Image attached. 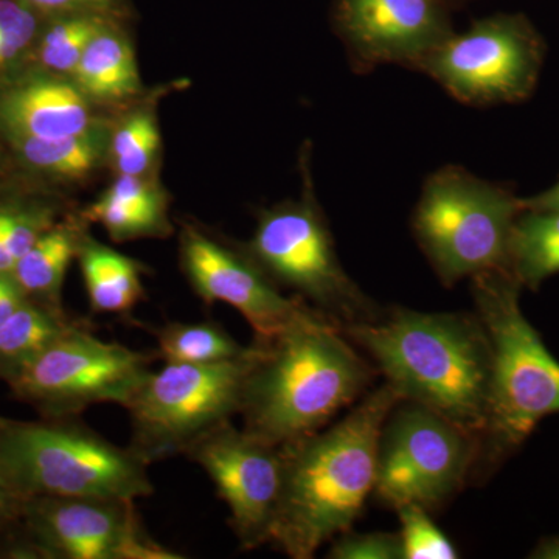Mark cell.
Listing matches in <instances>:
<instances>
[{"label": "cell", "instance_id": "cell-1", "mask_svg": "<svg viewBox=\"0 0 559 559\" xmlns=\"http://www.w3.org/2000/svg\"><path fill=\"white\" fill-rule=\"evenodd\" d=\"M403 399L385 382L326 430L280 447L282 491L271 543L293 559L314 558L348 532L374 488L378 444Z\"/></svg>", "mask_w": 559, "mask_h": 559}, {"label": "cell", "instance_id": "cell-2", "mask_svg": "<svg viewBox=\"0 0 559 559\" xmlns=\"http://www.w3.org/2000/svg\"><path fill=\"white\" fill-rule=\"evenodd\" d=\"M252 347L241 429L272 447L318 432L373 378L341 326L318 311Z\"/></svg>", "mask_w": 559, "mask_h": 559}, {"label": "cell", "instance_id": "cell-3", "mask_svg": "<svg viewBox=\"0 0 559 559\" xmlns=\"http://www.w3.org/2000/svg\"><path fill=\"white\" fill-rule=\"evenodd\" d=\"M342 331L370 355L403 401L480 439L491 399L492 348L479 316L395 308Z\"/></svg>", "mask_w": 559, "mask_h": 559}, {"label": "cell", "instance_id": "cell-4", "mask_svg": "<svg viewBox=\"0 0 559 559\" xmlns=\"http://www.w3.org/2000/svg\"><path fill=\"white\" fill-rule=\"evenodd\" d=\"M476 314L492 348L491 399L476 468H498L559 414V362L521 308L522 285L507 267L471 277Z\"/></svg>", "mask_w": 559, "mask_h": 559}, {"label": "cell", "instance_id": "cell-5", "mask_svg": "<svg viewBox=\"0 0 559 559\" xmlns=\"http://www.w3.org/2000/svg\"><path fill=\"white\" fill-rule=\"evenodd\" d=\"M150 466L75 418L0 417V474L22 500H138L154 492Z\"/></svg>", "mask_w": 559, "mask_h": 559}, {"label": "cell", "instance_id": "cell-6", "mask_svg": "<svg viewBox=\"0 0 559 559\" xmlns=\"http://www.w3.org/2000/svg\"><path fill=\"white\" fill-rule=\"evenodd\" d=\"M522 198L473 175L444 165L423 183L412 231L444 286L481 272L509 270V248Z\"/></svg>", "mask_w": 559, "mask_h": 559}, {"label": "cell", "instance_id": "cell-7", "mask_svg": "<svg viewBox=\"0 0 559 559\" xmlns=\"http://www.w3.org/2000/svg\"><path fill=\"white\" fill-rule=\"evenodd\" d=\"M297 200L261 209L252 238L241 249L280 289L344 326L377 318L373 301L349 278L316 198L308 162Z\"/></svg>", "mask_w": 559, "mask_h": 559}, {"label": "cell", "instance_id": "cell-8", "mask_svg": "<svg viewBox=\"0 0 559 559\" xmlns=\"http://www.w3.org/2000/svg\"><path fill=\"white\" fill-rule=\"evenodd\" d=\"M252 358L253 347L224 362H165L151 370L124 407L131 419L128 448L148 466L186 454L194 441L240 415Z\"/></svg>", "mask_w": 559, "mask_h": 559}, {"label": "cell", "instance_id": "cell-9", "mask_svg": "<svg viewBox=\"0 0 559 559\" xmlns=\"http://www.w3.org/2000/svg\"><path fill=\"white\" fill-rule=\"evenodd\" d=\"M544 53L543 39L527 17L499 13L454 32L415 70L462 105H510L524 102L535 91Z\"/></svg>", "mask_w": 559, "mask_h": 559}, {"label": "cell", "instance_id": "cell-10", "mask_svg": "<svg viewBox=\"0 0 559 559\" xmlns=\"http://www.w3.org/2000/svg\"><path fill=\"white\" fill-rule=\"evenodd\" d=\"M479 439L428 407L401 401L390 412L378 444L373 491L396 507L436 510L468 479Z\"/></svg>", "mask_w": 559, "mask_h": 559}, {"label": "cell", "instance_id": "cell-11", "mask_svg": "<svg viewBox=\"0 0 559 559\" xmlns=\"http://www.w3.org/2000/svg\"><path fill=\"white\" fill-rule=\"evenodd\" d=\"M153 356L102 341L79 325L55 341L7 384L46 418H76L97 404L127 407Z\"/></svg>", "mask_w": 559, "mask_h": 559}, {"label": "cell", "instance_id": "cell-12", "mask_svg": "<svg viewBox=\"0 0 559 559\" xmlns=\"http://www.w3.org/2000/svg\"><path fill=\"white\" fill-rule=\"evenodd\" d=\"M21 525L38 559H182L151 538L135 500L32 498Z\"/></svg>", "mask_w": 559, "mask_h": 559}, {"label": "cell", "instance_id": "cell-13", "mask_svg": "<svg viewBox=\"0 0 559 559\" xmlns=\"http://www.w3.org/2000/svg\"><path fill=\"white\" fill-rule=\"evenodd\" d=\"M183 455L207 473L226 502L241 549L271 543L282 491L280 448L235 428L230 419L194 441Z\"/></svg>", "mask_w": 559, "mask_h": 559}, {"label": "cell", "instance_id": "cell-14", "mask_svg": "<svg viewBox=\"0 0 559 559\" xmlns=\"http://www.w3.org/2000/svg\"><path fill=\"white\" fill-rule=\"evenodd\" d=\"M179 261L194 294L207 307L223 301L235 308L252 326L255 340L275 336L314 311L285 296L240 245H227L197 224L180 226Z\"/></svg>", "mask_w": 559, "mask_h": 559}, {"label": "cell", "instance_id": "cell-15", "mask_svg": "<svg viewBox=\"0 0 559 559\" xmlns=\"http://www.w3.org/2000/svg\"><path fill=\"white\" fill-rule=\"evenodd\" d=\"M451 9L447 0H334L331 24L356 72L415 70L454 35Z\"/></svg>", "mask_w": 559, "mask_h": 559}, {"label": "cell", "instance_id": "cell-16", "mask_svg": "<svg viewBox=\"0 0 559 559\" xmlns=\"http://www.w3.org/2000/svg\"><path fill=\"white\" fill-rule=\"evenodd\" d=\"M70 76L35 70L0 83V130L7 138H64L103 123Z\"/></svg>", "mask_w": 559, "mask_h": 559}, {"label": "cell", "instance_id": "cell-17", "mask_svg": "<svg viewBox=\"0 0 559 559\" xmlns=\"http://www.w3.org/2000/svg\"><path fill=\"white\" fill-rule=\"evenodd\" d=\"M80 218L98 224L116 242L165 240L175 231L170 194L153 175L117 176Z\"/></svg>", "mask_w": 559, "mask_h": 559}, {"label": "cell", "instance_id": "cell-18", "mask_svg": "<svg viewBox=\"0 0 559 559\" xmlns=\"http://www.w3.org/2000/svg\"><path fill=\"white\" fill-rule=\"evenodd\" d=\"M121 22L110 20L95 33L70 76L94 105H120L142 92L134 47Z\"/></svg>", "mask_w": 559, "mask_h": 559}, {"label": "cell", "instance_id": "cell-19", "mask_svg": "<svg viewBox=\"0 0 559 559\" xmlns=\"http://www.w3.org/2000/svg\"><path fill=\"white\" fill-rule=\"evenodd\" d=\"M76 260L95 314H128L145 299V266L95 240L90 230L81 237Z\"/></svg>", "mask_w": 559, "mask_h": 559}, {"label": "cell", "instance_id": "cell-20", "mask_svg": "<svg viewBox=\"0 0 559 559\" xmlns=\"http://www.w3.org/2000/svg\"><path fill=\"white\" fill-rule=\"evenodd\" d=\"M86 230L87 224L80 215L58 221L17 260L10 274L28 300L64 310L62 285Z\"/></svg>", "mask_w": 559, "mask_h": 559}, {"label": "cell", "instance_id": "cell-21", "mask_svg": "<svg viewBox=\"0 0 559 559\" xmlns=\"http://www.w3.org/2000/svg\"><path fill=\"white\" fill-rule=\"evenodd\" d=\"M110 128L97 124L92 130L64 138L9 139L22 162L51 178H90L108 159Z\"/></svg>", "mask_w": 559, "mask_h": 559}, {"label": "cell", "instance_id": "cell-22", "mask_svg": "<svg viewBox=\"0 0 559 559\" xmlns=\"http://www.w3.org/2000/svg\"><path fill=\"white\" fill-rule=\"evenodd\" d=\"M79 325L64 310L25 300L0 323V381L13 380L44 349Z\"/></svg>", "mask_w": 559, "mask_h": 559}, {"label": "cell", "instance_id": "cell-23", "mask_svg": "<svg viewBox=\"0 0 559 559\" xmlns=\"http://www.w3.org/2000/svg\"><path fill=\"white\" fill-rule=\"evenodd\" d=\"M509 271L532 290L558 274L559 212L522 210L511 230Z\"/></svg>", "mask_w": 559, "mask_h": 559}, {"label": "cell", "instance_id": "cell-24", "mask_svg": "<svg viewBox=\"0 0 559 559\" xmlns=\"http://www.w3.org/2000/svg\"><path fill=\"white\" fill-rule=\"evenodd\" d=\"M157 356L164 362L215 364L242 358L250 348L234 340L219 323L170 322L157 330Z\"/></svg>", "mask_w": 559, "mask_h": 559}, {"label": "cell", "instance_id": "cell-25", "mask_svg": "<svg viewBox=\"0 0 559 559\" xmlns=\"http://www.w3.org/2000/svg\"><path fill=\"white\" fill-rule=\"evenodd\" d=\"M160 148L159 120L148 105L131 110L110 128L108 159L117 176H151Z\"/></svg>", "mask_w": 559, "mask_h": 559}, {"label": "cell", "instance_id": "cell-26", "mask_svg": "<svg viewBox=\"0 0 559 559\" xmlns=\"http://www.w3.org/2000/svg\"><path fill=\"white\" fill-rule=\"evenodd\" d=\"M116 17L98 14H69L51 17L49 24L39 32L36 44V58L40 69L58 75L72 76L81 55L103 25ZM123 21V20H121Z\"/></svg>", "mask_w": 559, "mask_h": 559}, {"label": "cell", "instance_id": "cell-27", "mask_svg": "<svg viewBox=\"0 0 559 559\" xmlns=\"http://www.w3.org/2000/svg\"><path fill=\"white\" fill-rule=\"evenodd\" d=\"M58 223V210L43 202L0 204V274H10L17 260Z\"/></svg>", "mask_w": 559, "mask_h": 559}, {"label": "cell", "instance_id": "cell-28", "mask_svg": "<svg viewBox=\"0 0 559 559\" xmlns=\"http://www.w3.org/2000/svg\"><path fill=\"white\" fill-rule=\"evenodd\" d=\"M401 532L403 559H455L459 551L436 522L430 520L428 510L415 503L396 507Z\"/></svg>", "mask_w": 559, "mask_h": 559}, {"label": "cell", "instance_id": "cell-29", "mask_svg": "<svg viewBox=\"0 0 559 559\" xmlns=\"http://www.w3.org/2000/svg\"><path fill=\"white\" fill-rule=\"evenodd\" d=\"M40 32V16L22 0H0V70L20 60Z\"/></svg>", "mask_w": 559, "mask_h": 559}, {"label": "cell", "instance_id": "cell-30", "mask_svg": "<svg viewBox=\"0 0 559 559\" xmlns=\"http://www.w3.org/2000/svg\"><path fill=\"white\" fill-rule=\"evenodd\" d=\"M326 557L331 559H403L399 533H348L337 535Z\"/></svg>", "mask_w": 559, "mask_h": 559}, {"label": "cell", "instance_id": "cell-31", "mask_svg": "<svg viewBox=\"0 0 559 559\" xmlns=\"http://www.w3.org/2000/svg\"><path fill=\"white\" fill-rule=\"evenodd\" d=\"M40 17H60L69 14H98L124 20L130 13L128 0H22Z\"/></svg>", "mask_w": 559, "mask_h": 559}, {"label": "cell", "instance_id": "cell-32", "mask_svg": "<svg viewBox=\"0 0 559 559\" xmlns=\"http://www.w3.org/2000/svg\"><path fill=\"white\" fill-rule=\"evenodd\" d=\"M22 500L0 474V533L21 524Z\"/></svg>", "mask_w": 559, "mask_h": 559}, {"label": "cell", "instance_id": "cell-33", "mask_svg": "<svg viewBox=\"0 0 559 559\" xmlns=\"http://www.w3.org/2000/svg\"><path fill=\"white\" fill-rule=\"evenodd\" d=\"M25 300L27 297L11 274H0V323L5 322Z\"/></svg>", "mask_w": 559, "mask_h": 559}, {"label": "cell", "instance_id": "cell-34", "mask_svg": "<svg viewBox=\"0 0 559 559\" xmlns=\"http://www.w3.org/2000/svg\"><path fill=\"white\" fill-rule=\"evenodd\" d=\"M522 207L525 210H538V212H559V182L549 190L536 194V197L524 198Z\"/></svg>", "mask_w": 559, "mask_h": 559}, {"label": "cell", "instance_id": "cell-35", "mask_svg": "<svg viewBox=\"0 0 559 559\" xmlns=\"http://www.w3.org/2000/svg\"><path fill=\"white\" fill-rule=\"evenodd\" d=\"M528 558L559 559V536L540 539L538 546L528 555Z\"/></svg>", "mask_w": 559, "mask_h": 559}, {"label": "cell", "instance_id": "cell-36", "mask_svg": "<svg viewBox=\"0 0 559 559\" xmlns=\"http://www.w3.org/2000/svg\"><path fill=\"white\" fill-rule=\"evenodd\" d=\"M451 7L459 5V3L466 2V0H447Z\"/></svg>", "mask_w": 559, "mask_h": 559}]
</instances>
